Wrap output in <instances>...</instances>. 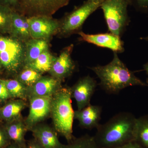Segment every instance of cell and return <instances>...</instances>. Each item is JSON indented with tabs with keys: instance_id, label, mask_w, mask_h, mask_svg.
<instances>
[{
	"instance_id": "cell-1",
	"label": "cell",
	"mask_w": 148,
	"mask_h": 148,
	"mask_svg": "<svg viewBox=\"0 0 148 148\" xmlns=\"http://www.w3.org/2000/svg\"><path fill=\"white\" fill-rule=\"evenodd\" d=\"M137 118L128 112H121L100 124L93 136L98 148H116L135 140Z\"/></svg>"
},
{
	"instance_id": "cell-2",
	"label": "cell",
	"mask_w": 148,
	"mask_h": 148,
	"mask_svg": "<svg viewBox=\"0 0 148 148\" xmlns=\"http://www.w3.org/2000/svg\"><path fill=\"white\" fill-rule=\"evenodd\" d=\"M89 68L100 79L99 85L101 88L108 93L116 94L129 86L148 87V84L136 77L134 72L127 68L116 52H114L113 58L108 64Z\"/></svg>"
},
{
	"instance_id": "cell-3",
	"label": "cell",
	"mask_w": 148,
	"mask_h": 148,
	"mask_svg": "<svg viewBox=\"0 0 148 148\" xmlns=\"http://www.w3.org/2000/svg\"><path fill=\"white\" fill-rule=\"evenodd\" d=\"M72 98L70 87L63 86L52 96L51 108L53 127L68 143L75 138L73 135L74 111Z\"/></svg>"
},
{
	"instance_id": "cell-4",
	"label": "cell",
	"mask_w": 148,
	"mask_h": 148,
	"mask_svg": "<svg viewBox=\"0 0 148 148\" xmlns=\"http://www.w3.org/2000/svg\"><path fill=\"white\" fill-rule=\"evenodd\" d=\"M25 46L14 37L0 35V61L11 73H17L24 66Z\"/></svg>"
},
{
	"instance_id": "cell-5",
	"label": "cell",
	"mask_w": 148,
	"mask_h": 148,
	"mask_svg": "<svg viewBox=\"0 0 148 148\" xmlns=\"http://www.w3.org/2000/svg\"><path fill=\"white\" fill-rule=\"evenodd\" d=\"M127 0H104L100 8L110 33L120 37L130 22Z\"/></svg>"
},
{
	"instance_id": "cell-6",
	"label": "cell",
	"mask_w": 148,
	"mask_h": 148,
	"mask_svg": "<svg viewBox=\"0 0 148 148\" xmlns=\"http://www.w3.org/2000/svg\"><path fill=\"white\" fill-rule=\"evenodd\" d=\"M101 3L87 0L65 17L61 25V34L68 36L79 30L86 19L101 7Z\"/></svg>"
},
{
	"instance_id": "cell-7",
	"label": "cell",
	"mask_w": 148,
	"mask_h": 148,
	"mask_svg": "<svg viewBox=\"0 0 148 148\" xmlns=\"http://www.w3.org/2000/svg\"><path fill=\"white\" fill-rule=\"evenodd\" d=\"M71 0H20L19 5L23 13L30 16H51L66 6Z\"/></svg>"
},
{
	"instance_id": "cell-8",
	"label": "cell",
	"mask_w": 148,
	"mask_h": 148,
	"mask_svg": "<svg viewBox=\"0 0 148 148\" xmlns=\"http://www.w3.org/2000/svg\"><path fill=\"white\" fill-rule=\"evenodd\" d=\"M52 97H32L29 98V113L24 119L28 130L41 123L50 115Z\"/></svg>"
},
{
	"instance_id": "cell-9",
	"label": "cell",
	"mask_w": 148,
	"mask_h": 148,
	"mask_svg": "<svg viewBox=\"0 0 148 148\" xmlns=\"http://www.w3.org/2000/svg\"><path fill=\"white\" fill-rule=\"evenodd\" d=\"M97 82L89 75L80 79L70 87L72 98L76 102L78 110L90 105V100L97 87Z\"/></svg>"
},
{
	"instance_id": "cell-10",
	"label": "cell",
	"mask_w": 148,
	"mask_h": 148,
	"mask_svg": "<svg viewBox=\"0 0 148 148\" xmlns=\"http://www.w3.org/2000/svg\"><path fill=\"white\" fill-rule=\"evenodd\" d=\"M31 38L47 39L60 29L61 24L51 16H33L27 18Z\"/></svg>"
},
{
	"instance_id": "cell-11",
	"label": "cell",
	"mask_w": 148,
	"mask_h": 148,
	"mask_svg": "<svg viewBox=\"0 0 148 148\" xmlns=\"http://www.w3.org/2000/svg\"><path fill=\"white\" fill-rule=\"evenodd\" d=\"M73 45L64 48L60 55L56 57L49 73L51 77L62 81L69 77L75 69L76 65L71 58Z\"/></svg>"
},
{
	"instance_id": "cell-12",
	"label": "cell",
	"mask_w": 148,
	"mask_h": 148,
	"mask_svg": "<svg viewBox=\"0 0 148 148\" xmlns=\"http://www.w3.org/2000/svg\"><path fill=\"white\" fill-rule=\"evenodd\" d=\"M78 34L82 40L99 47L109 49L117 53H122L124 51L123 42L120 37L112 33L88 34L79 32Z\"/></svg>"
},
{
	"instance_id": "cell-13",
	"label": "cell",
	"mask_w": 148,
	"mask_h": 148,
	"mask_svg": "<svg viewBox=\"0 0 148 148\" xmlns=\"http://www.w3.org/2000/svg\"><path fill=\"white\" fill-rule=\"evenodd\" d=\"M32 135L44 148H62L64 144L59 141L58 133L53 127L42 123L30 130Z\"/></svg>"
},
{
	"instance_id": "cell-14",
	"label": "cell",
	"mask_w": 148,
	"mask_h": 148,
	"mask_svg": "<svg viewBox=\"0 0 148 148\" xmlns=\"http://www.w3.org/2000/svg\"><path fill=\"white\" fill-rule=\"evenodd\" d=\"M102 112L101 106L90 104L80 110L74 111V119L78 121L83 129L97 128L100 125Z\"/></svg>"
},
{
	"instance_id": "cell-15",
	"label": "cell",
	"mask_w": 148,
	"mask_h": 148,
	"mask_svg": "<svg viewBox=\"0 0 148 148\" xmlns=\"http://www.w3.org/2000/svg\"><path fill=\"white\" fill-rule=\"evenodd\" d=\"M61 82L51 76H42L33 86L28 88V99L32 97H52L63 87Z\"/></svg>"
},
{
	"instance_id": "cell-16",
	"label": "cell",
	"mask_w": 148,
	"mask_h": 148,
	"mask_svg": "<svg viewBox=\"0 0 148 148\" xmlns=\"http://www.w3.org/2000/svg\"><path fill=\"white\" fill-rule=\"evenodd\" d=\"M3 127L12 142L24 147H27V142L25 136L29 130L23 118L6 123Z\"/></svg>"
},
{
	"instance_id": "cell-17",
	"label": "cell",
	"mask_w": 148,
	"mask_h": 148,
	"mask_svg": "<svg viewBox=\"0 0 148 148\" xmlns=\"http://www.w3.org/2000/svg\"><path fill=\"white\" fill-rule=\"evenodd\" d=\"M26 101L16 99L9 101L0 108V119L6 123L22 117L21 112L27 107Z\"/></svg>"
},
{
	"instance_id": "cell-18",
	"label": "cell",
	"mask_w": 148,
	"mask_h": 148,
	"mask_svg": "<svg viewBox=\"0 0 148 148\" xmlns=\"http://www.w3.org/2000/svg\"><path fill=\"white\" fill-rule=\"evenodd\" d=\"M10 34L14 38L21 41H27L31 38L27 18L14 11Z\"/></svg>"
},
{
	"instance_id": "cell-19",
	"label": "cell",
	"mask_w": 148,
	"mask_h": 148,
	"mask_svg": "<svg viewBox=\"0 0 148 148\" xmlns=\"http://www.w3.org/2000/svg\"><path fill=\"white\" fill-rule=\"evenodd\" d=\"M25 46L24 66L33 62L42 53L48 50V42L46 39H44L32 38L26 42Z\"/></svg>"
},
{
	"instance_id": "cell-20",
	"label": "cell",
	"mask_w": 148,
	"mask_h": 148,
	"mask_svg": "<svg viewBox=\"0 0 148 148\" xmlns=\"http://www.w3.org/2000/svg\"><path fill=\"white\" fill-rule=\"evenodd\" d=\"M56 58L48 50L42 53L35 60L24 66L42 74L50 71Z\"/></svg>"
},
{
	"instance_id": "cell-21",
	"label": "cell",
	"mask_w": 148,
	"mask_h": 148,
	"mask_svg": "<svg viewBox=\"0 0 148 148\" xmlns=\"http://www.w3.org/2000/svg\"><path fill=\"white\" fill-rule=\"evenodd\" d=\"M5 84L11 98L28 99V88L17 79H0Z\"/></svg>"
},
{
	"instance_id": "cell-22",
	"label": "cell",
	"mask_w": 148,
	"mask_h": 148,
	"mask_svg": "<svg viewBox=\"0 0 148 148\" xmlns=\"http://www.w3.org/2000/svg\"><path fill=\"white\" fill-rule=\"evenodd\" d=\"M135 141L144 148H148V114L137 118Z\"/></svg>"
},
{
	"instance_id": "cell-23",
	"label": "cell",
	"mask_w": 148,
	"mask_h": 148,
	"mask_svg": "<svg viewBox=\"0 0 148 148\" xmlns=\"http://www.w3.org/2000/svg\"><path fill=\"white\" fill-rule=\"evenodd\" d=\"M42 74L30 68L24 67L19 72L16 79L21 83L30 88L33 86L42 77Z\"/></svg>"
},
{
	"instance_id": "cell-24",
	"label": "cell",
	"mask_w": 148,
	"mask_h": 148,
	"mask_svg": "<svg viewBox=\"0 0 148 148\" xmlns=\"http://www.w3.org/2000/svg\"><path fill=\"white\" fill-rule=\"evenodd\" d=\"M12 9L0 4V33H10L11 29Z\"/></svg>"
},
{
	"instance_id": "cell-25",
	"label": "cell",
	"mask_w": 148,
	"mask_h": 148,
	"mask_svg": "<svg viewBox=\"0 0 148 148\" xmlns=\"http://www.w3.org/2000/svg\"><path fill=\"white\" fill-rule=\"evenodd\" d=\"M62 148H98L94 137L86 134L79 138H75Z\"/></svg>"
},
{
	"instance_id": "cell-26",
	"label": "cell",
	"mask_w": 148,
	"mask_h": 148,
	"mask_svg": "<svg viewBox=\"0 0 148 148\" xmlns=\"http://www.w3.org/2000/svg\"><path fill=\"white\" fill-rule=\"evenodd\" d=\"M136 10L142 13H148V0H127Z\"/></svg>"
},
{
	"instance_id": "cell-27",
	"label": "cell",
	"mask_w": 148,
	"mask_h": 148,
	"mask_svg": "<svg viewBox=\"0 0 148 148\" xmlns=\"http://www.w3.org/2000/svg\"><path fill=\"white\" fill-rule=\"evenodd\" d=\"M11 143L3 127H0V148H6Z\"/></svg>"
},
{
	"instance_id": "cell-28",
	"label": "cell",
	"mask_w": 148,
	"mask_h": 148,
	"mask_svg": "<svg viewBox=\"0 0 148 148\" xmlns=\"http://www.w3.org/2000/svg\"><path fill=\"white\" fill-rule=\"evenodd\" d=\"M11 98L5 84L0 79V102L3 103Z\"/></svg>"
},
{
	"instance_id": "cell-29",
	"label": "cell",
	"mask_w": 148,
	"mask_h": 148,
	"mask_svg": "<svg viewBox=\"0 0 148 148\" xmlns=\"http://www.w3.org/2000/svg\"><path fill=\"white\" fill-rule=\"evenodd\" d=\"M19 0H0V4L12 9L19 5Z\"/></svg>"
},
{
	"instance_id": "cell-30",
	"label": "cell",
	"mask_w": 148,
	"mask_h": 148,
	"mask_svg": "<svg viewBox=\"0 0 148 148\" xmlns=\"http://www.w3.org/2000/svg\"><path fill=\"white\" fill-rule=\"evenodd\" d=\"M27 148H44L35 138L31 139L27 141Z\"/></svg>"
},
{
	"instance_id": "cell-31",
	"label": "cell",
	"mask_w": 148,
	"mask_h": 148,
	"mask_svg": "<svg viewBox=\"0 0 148 148\" xmlns=\"http://www.w3.org/2000/svg\"><path fill=\"white\" fill-rule=\"evenodd\" d=\"M116 148H144L135 140L128 142Z\"/></svg>"
},
{
	"instance_id": "cell-32",
	"label": "cell",
	"mask_w": 148,
	"mask_h": 148,
	"mask_svg": "<svg viewBox=\"0 0 148 148\" xmlns=\"http://www.w3.org/2000/svg\"><path fill=\"white\" fill-rule=\"evenodd\" d=\"M6 148H27V147H21V146L17 145L16 143L12 142L10 145Z\"/></svg>"
},
{
	"instance_id": "cell-33",
	"label": "cell",
	"mask_w": 148,
	"mask_h": 148,
	"mask_svg": "<svg viewBox=\"0 0 148 148\" xmlns=\"http://www.w3.org/2000/svg\"><path fill=\"white\" fill-rule=\"evenodd\" d=\"M143 69H144V71H145L146 74L147 75V81H146V83L148 84V62L143 65Z\"/></svg>"
},
{
	"instance_id": "cell-34",
	"label": "cell",
	"mask_w": 148,
	"mask_h": 148,
	"mask_svg": "<svg viewBox=\"0 0 148 148\" xmlns=\"http://www.w3.org/2000/svg\"><path fill=\"white\" fill-rule=\"evenodd\" d=\"M88 1H90L100 3H102L104 0H88Z\"/></svg>"
},
{
	"instance_id": "cell-35",
	"label": "cell",
	"mask_w": 148,
	"mask_h": 148,
	"mask_svg": "<svg viewBox=\"0 0 148 148\" xmlns=\"http://www.w3.org/2000/svg\"><path fill=\"white\" fill-rule=\"evenodd\" d=\"M141 39L145 40L146 41H148V36L145 37H143L141 38Z\"/></svg>"
},
{
	"instance_id": "cell-36",
	"label": "cell",
	"mask_w": 148,
	"mask_h": 148,
	"mask_svg": "<svg viewBox=\"0 0 148 148\" xmlns=\"http://www.w3.org/2000/svg\"><path fill=\"white\" fill-rule=\"evenodd\" d=\"M2 64H1V61H0V71H1V69L2 68Z\"/></svg>"
}]
</instances>
